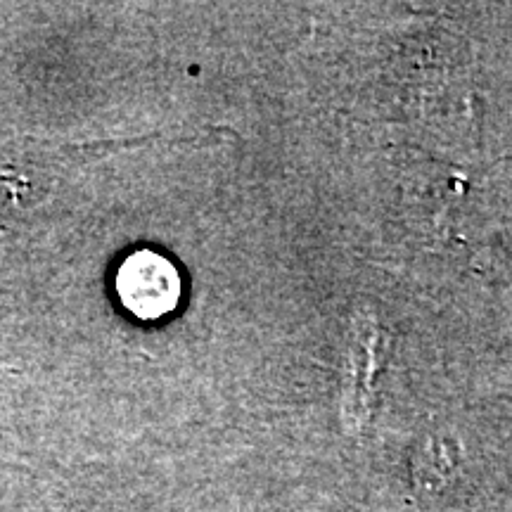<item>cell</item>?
<instances>
[{
    "mask_svg": "<svg viewBox=\"0 0 512 512\" xmlns=\"http://www.w3.org/2000/svg\"><path fill=\"white\" fill-rule=\"evenodd\" d=\"M119 302L140 320H159L176 311L183 280L174 261L155 249H136L117 271Z\"/></svg>",
    "mask_w": 512,
    "mask_h": 512,
    "instance_id": "cell-1",
    "label": "cell"
}]
</instances>
